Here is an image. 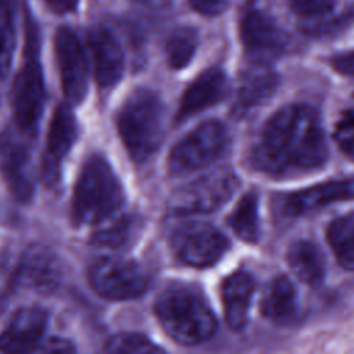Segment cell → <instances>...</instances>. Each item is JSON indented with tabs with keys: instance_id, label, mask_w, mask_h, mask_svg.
Segmentation results:
<instances>
[{
	"instance_id": "1",
	"label": "cell",
	"mask_w": 354,
	"mask_h": 354,
	"mask_svg": "<svg viewBox=\"0 0 354 354\" xmlns=\"http://www.w3.org/2000/svg\"><path fill=\"white\" fill-rule=\"evenodd\" d=\"M328 145L318 113L303 104L281 108L263 127L250 152L252 165L272 177H295L319 169Z\"/></svg>"
},
{
	"instance_id": "2",
	"label": "cell",
	"mask_w": 354,
	"mask_h": 354,
	"mask_svg": "<svg viewBox=\"0 0 354 354\" xmlns=\"http://www.w3.org/2000/svg\"><path fill=\"white\" fill-rule=\"evenodd\" d=\"M124 202L122 183L101 153L90 155L77 176L72 196V221L95 225L113 218Z\"/></svg>"
},
{
	"instance_id": "3",
	"label": "cell",
	"mask_w": 354,
	"mask_h": 354,
	"mask_svg": "<svg viewBox=\"0 0 354 354\" xmlns=\"http://www.w3.org/2000/svg\"><path fill=\"white\" fill-rule=\"evenodd\" d=\"M119 136L137 162H145L162 144L165 136V106L151 88L134 90L120 106L116 116Z\"/></svg>"
},
{
	"instance_id": "4",
	"label": "cell",
	"mask_w": 354,
	"mask_h": 354,
	"mask_svg": "<svg viewBox=\"0 0 354 354\" xmlns=\"http://www.w3.org/2000/svg\"><path fill=\"white\" fill-rule=\"evenodd\" d=\"M155 314L166 333L180 344H199L216 330L214 314L194 288L171 286L155 303Z\"/></svg>"
},
{
	"instance_id": "5",
	"label": "cell",
	"mask_w": 354,
	"mask_h": 354,
	"mask_svg": "<svg viewBox=\"0 0 354 354\" xmlns=\"http://www.w3.org/2000/svg\"><path fill=\"white\" fill-rule=\"evenodd\" d=\"M46 102L44 75L40 62V36L33 21H28L24 64L14 80L12 108L18 130L26 137L36 134Z\"/></svg>"
},
{
	"instance_id": "6",
	"label": "cell",
	"mask_w": 354,
	"mask_h": 354,
	"mask_svg": "<svg viewBox=\"0 0 354 354\" xmlns=\"http://www.w3.org/2000/svg\"><path fill=\"white\" fill-rule=\"evenodd\" d=\"M239 185L236 174L225 167L213 170L180 187L169 201L173 216L210 213L221 207Z\"/></svg>"
},
{
	"instance_id": "7",
	"label": "cell",
	"mask_w": 354,
	"mask_h": 354,
	"mask_svg": "<svg viewBox=\"0 0 354 354\" xmlns=\"http://www.w3.org/2000/svg\"><path fill=\"white\" fill-rule=\"evenodd\" d=\"M93 289L109 300H130L141 296L149 286L148 271L137 261L122 257L97 259L88 270Z\"/></svg>"
},
{
	"instance_id": "8",
	"label": "cell",
	"mask_w": 354,
	"mask_h": 354,
	"mask_svg": "<svg viewBox=\"0 0 354 354\" xmlns=\"http://www.w3.org/2000/svg\"><path fill=\"white\" fill-rule=\"evenodd\" d=\"M228 134L223 123L209 120L180 140L169 155V171L184 176L214 162L227 147Z\"/></svg>"
},
{
	"instance_id": "9",
	"label": "cell",
	"mask_w": 354,
	"mask_h": 354,
	"mask_svg": "<svg viewBox=\"0 0 354 354\" xmlns=\"http://www.w3.org/2000/svg\"><path fill=\"white\" fill-rule=\"evenodd\" d=\"M170 246L176 257L192 267H209L228 249L227 238L205 223H185L170 234Z\"/></svg>"
},
{
	"instance_id": "10",
	"label": "cell",
	"mask_w": 354,
	"mask_h": 354,
	"mask_svg": "<svg viewBox=\"0 0 354 354\" xmlns=\"http://www.w3.org/2000/svg\"><path fill=\"white\" fill-rule=\"evenodd\" d=\"M55 58L64 97L69 105H79L87 95L88 64L77 35L68 26L57 30Z\"/></svg>"
},
{
	"instance_id": "11",
	"label": "cell",
	"mask_w": 354,
	"mask_h": 354,
	"mask_svg": "<svg viewBox=\"0 0 354 354\" xmlns=\"http://www.w3.org/2000/svg\"><path fill=\"white\" fill-rule=\"evenodd\" d=\"M24 133L4 130L0 134V165L4 180L19 202H28L33 196V169L29 145Z\"/></svg>"
},
{
	"instance_id": "12",
	"label": "cell",
	"mask_w": 354,
	"mask_h": 354,
	"mask_svg": "<svg viewBox=\"0 0 354 354\" xmlns=\"http://www.w3.org/2000/svg\"><path fill=\"white\" fill-rule=\"evenodd\" d=\"M239 36L246 53L259 64H268L278 58L288 44L283 29L272 17L260 10H250L243 15Z\"/></svg>"
},
{
	"instance_id": "13",
	"label": "cell",
	"mask_w": 354,
	"mask_h": 354,
	"mask_svg": "<svg viewBox=\"0 0 354 354\" xmlns=\"http://www.w3.org/2000/svg\"><path fill=\"white\" fill-rule=\"evenodd\" d=\"M64 279V264L47 246L32 245L25 250L15 272V281L24 289L47 295L55 292Z\"/></svg>"
},
{
	"instance_id": "14",
	"label": "cell",
	"mask_w": 354,
	"mask_h": 354,
	"mask_svg": "<svg viewBox=\"0 0 354 354\" xmlns=\"http://www.w3.org/2000/svg\"><path fill=\"white\" fill-rule=\"evenodd\" d=\"M77 138V122L66 104L58 105L50 122L46 151L43 156V176L48 184L59 178L61 165Z\"/></svg>"
},
{
	"instance_id": "15",
	"label": "cell",
	"mask_w": 354,
	"mask_h": 354,
	"mask_svg": "<svg viewBox=\"0 0 354 354\" xmlns=\"http://www.w3.org/2000/svg\"><path fill=\"white\" fill-rule=\"evenodd\" d=\"M47 324L48 313L41 307L30 306L18 310L0 335V351H36L43 342Z\"/></svg>"
},
{
	"instance_id": "16",
	"label": "cell",
	"mask_w": 354,
	"mask_h": 354,
	"mask_svg": "<svg viewBox=\"0 0 354 354\" xmlns=\"http://www.w3.org/2000/svg\"><path fill=\"white\" fill-rule=\"evenodd\" d=\"M88 47L97 83L102 88L113 87L124 71V54L119 39L106 26H95L88 32Z\"/></svg>"
},
{
	"instance_id": "17",
	"label": "cell",
	"mask_w": 354,
	"mask_h": 354,
	"mask_svg": "<svg viewBox=\"0 0 354 354\" xmlns=\"http://www.w3.org/2000/svg\"><path fill=\"white\" fill-rule=\"evenodd\" d=\"M347 199H354V178L328 181L289 194L279 201L278 210L282 217L292 218Z\"/></svg>"
},
{
	"instance_id": "18",
	"label": "cell",
	"mask_w": 354,
	"mask_h": 354,
	"mask_svg": "<svg viewBox=\"0 0 354 354\" xmlns=\"http://www.w3.org/2000/svg\"><path fill=\"white\" fill-rule=\"evenodd\" d=\"M254 64V66L245 71L241 76L236 98L232 106L236 116L246 115L266 104L278 86V77L275 72L268 68V64Z\"/></svg>"
},
{
	"instance_id": "19",
	"label": "cell",
	"mask_w": 354,
	"mask_h": 354,
	"mask_svg": "<svg viewBox=\"0 0 354 354\" xmlns=\"http://www.w3.org/2000/svg\"><path fill=\"white\" fill-rule=\"evenodd\" d=\"M227 93V79L221 69L210 68L201 73L183 95L177 119L184 120L217 104Z\"/></svg>"
},
{
	"instance_id": "20",
	"label": "cell",
	"mask_w": 354,
	"mask_h": 354,
	"mask_svg": "<svg viewBox=\"0 0 354 354\" xmlns=\"http://www.w3.org/2000/svg\"><path fill=\"white\" fill-rule=\"evenodd\" d=\"M253 290V277L246 271H236L223 282L221 300L225 319L235 330H241L246 325Z\"/></svg>"
},
{
	"instance_id": "21",
	"label": "cell",
	"mask_w": 354,
	"mask_h": 354,
	"mask_svg": "<svg viewBox=\"0 0 354 354\" xmlns=\"http://www.w3.org/2000/svg\"><path fill=\"white\" fill-rule=\"evenodd\" d=\"M297 311V293L289 278L278 275L274 278L261 300V313L274 322H286Z\"/></svg>"
},
{
	"instance_id": "22",
	"label": "cell",
	"mask_w": 354,
	"mask_h": 354,
	"mask_svg": "<svg viewBox=\"0 0 354 354\" xmlns=\"http://www.w3.org/2000/svg\"><path fill=\"white\" fill-rule=\"evenodd\" d=\"M290 270L306 283L318 285L325 275V260L319 248L310 241H297L288 250Z\"/></svg>"
},
{
	"instance_id": "23",
	"label": "cell",
	"mask_w": 354,
	"mask_h": 354,
	"mask_svg": "<svg viewBox=\"0 0 354 354\" xmlns=\"http://www.w3.org/2000/svg\"><path fill=\"white\" fill-rule=\"evenodd\" d=\"M326 235L339 264L354 271V212L335 218Z\"/></svg>"
},
{
	"instance_id": "24",
	"label": "cell",
	"mask_w": 354,
	"mask_h": 354,
	"mask_svg": "<svg viewBox=\"0 0 354 354\" xmlns=\"http://www.w3.org/2000/svg\"><path fill=\"white\" fill-rule=\"evenodd\" d=\"M232 231L245 242L256 243L260 238L259 198L256 192L245 194L228 217Z\"/></svg>"
},
{
	"instance_id": "25",
	"label": "cell",
	"mask_w": 354,
	"mask_h": 354,
	"mask_svg": "<svg viewBox=\"0 0 354 354\" xmlns=\"http://www.w3.org/2000/svg\"><path fill=\"white\" fill-rule=\"evenodd\" d=\"M196 33L191 28H180L171 33L166 43L167 62L173 69L185 68L196 50Z\"/></svg>"
},
{
	"instance_id": "26",
	"label": "cell",
	"mask_w": 354,
	"mask_h": 354,
	"mask_svg": "<svg viewBox=\"0 0 354 354\" xmlns=\"http://www.w3.org/2000/svg\"><path fill=\"white\" fill-rule=\"evenodd\" d=\"M14 51V7L11 0H0V79L10 68Z\"/></svg>"
},
{
	"instance_id": "27",
	"label": "cell",
	"mask_w": 354,
	"mask_h": 354,
	"mask_svg": "<svg viewBox=\"0 0 354 354\" xmlns=\"http://www.w3.org/2000/svg\"><path fill=\"white\" fill-rule=\"evenodd\" d=\"M105 225L93 235V245L108 249H118L126 245L133 235V220L118 217L112 221H104Z\"/></svg>"
},
{
	"instance_id": "28",
	"label": "cell",
	"mask_w": 354,
	"mask_h": 354,
	"mask_svg": "<svg viewBox=\"0 0 354 354\" xmlns=\"http://www.w3.org/2000/svg\"><path fill=\"white\" fill-rule=\"evenodd\" d=\"M105 351L122 354V353H133V354H149V353H160L162 348L158 347L153 342H151L147 336L140 333H119L112 336L106 344Z\"/></svg>"
},
{
	"instance_id": "29",
	"label": "cell",
	"mask_w": 354,
	"mask_h": 354,
	"mask_svg": "<svg viewBox=\"0 0 354 354\" xmlns=\"http://www.w3.org/2000/svg\"><path fill=\"white\" fill-rule=\"evenodd\" d=\"M335 138L346 152L354 151V108L342 113L335 127Z\"/></svg>"
},
{
	"instance_id": "30",
	"label": "cell",
	"mask_w": 354,
	"mask_h": 354,
	"mask_svg": "<svg viewBox=\"0 0 354 354\" xmlns=\"http://www.w3.org/2000/svg\"><path fill=\"white\" fill-rule=\"evenodd\" d=\"M335 7V0H292V8L296 14L307 18L329 14Z\"/></svg>"
},
{
	"instance_id": "31",
	"label": "cell",
	"mask_w": 354,
	"mask_h": 354,
	"mask_svg": "<svg viewBox=\"0 0 354 354\" xmlns=\"http://www.w3.org/2000/svg\"><path fill=\"white\" fill-rule=\"evenodd\" d=\"M189 3L192 8L203 15H217L227 6V0H189Z\"/></svg>"
},
{
	"instance_id": "32",
	"label": "cell",
	"mask_w": 354,
	"mask_h": 354,
	"mask_svg": "<svg viewBox=\"0 0 354 354\" xmlns=\"http://www.w3.org/2000/svg\"><path fill=\"white\" fill-rule=\"evenodd\" d=\"M36 351H46V353H69L75 351V347L71 342L59 337H53L46 342H41Z\"/></svg>"
},
{
	"instance_id": "33",
	"label": "cell",
	"mask_w": 354,
	"mask_h": 354,
	"mask_svg": "<svg viewBox=\"0 0 354 354\" xmlns=\"http://www.w3.org/2000/svg\"><path fill=\"white\" fill-rule=\"evenodd\" d=\"M332 66L343 73V75H348V76H354V51H348V53H343L339 55H335L332 59Z\"/></svg>"
},
{
	"instance_id": "34",
	"label": "cell",
	"mask_w": 354,
	"mask_h": 354,
	"mask_svg": "<svg viewBox=\"0 0 354 354\" xmlns=\"http://www.w3.org/2000/svg\"><path fill=\"white\" fill-rule=\"evenodd\" d=\"M44 3L55 14L73 12L79 6V0H44Z\"/></svg>"
},
{
	"instance_id": "35",
	"label": "cell",
	"mask_w": 354,
	"mask_h": 354,
	"mask_svg": "<svg viewBox=\"0 0 354 354\" xmlns=\"http://www.w3.org/2000/svg\"><path fill=\"white\" fill-rule=\"evenodd\" d=\"M7 304H8V299L3 293H0V318L4 314V311L7 308Z\"/></svg>"
}]
</instances>
